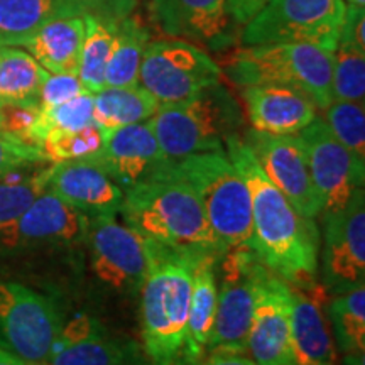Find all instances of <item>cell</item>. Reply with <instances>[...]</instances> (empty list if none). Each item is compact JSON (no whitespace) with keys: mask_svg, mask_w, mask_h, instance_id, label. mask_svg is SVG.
Here are the masks:
<instances>
[{"mask_svg":"<svg viewBox=\"0 0 365 365\" xmlns=\"http://www.w3.org/2000/svg\"><path fill=\"white\" fill-rule=\"evenodd\" d=\"M225 153L249 188L254 252L264 266L289 284L313 281L319 252L317 223L301 217L272 185L244 137L232 135L225 144Z\"/></svg>","mask_w":365,"mask_h":365,"instance_id":"cell-1","label":"cell"},{"mask_svg":"<svg viewBox=\"0 0 365 365\" xmlns=\"http://www.w3.org/2000/svg\"><path fill=\"white\" fill-rule=\"evenodd\" d=\"M118 212L127 227L153 244L195 257L225 252L198 196L173 171V161L161 175L124 190Z\"/></svg>","mask_w":365,"mask_h":365,"instance_id":"cell-2","label":"cell"},{"mask_svg":"<svg viewBox=\"0 0 365 365\" xmlns=\"http://www.w3.org/2000/svg\"><path fill=\"white\" fill-rule=\"evenodd\" d=\"M148 244L149 266L140 286L144 349L154 365H175L185 339L193 266L200 257Z\"/></svg>","mask_w":365,"mask_h":365,"instance_id":"cell-3","label":"cell"},{"mask_svg":"<svg viewBox=\"0 0 365 365\" xmlns=\"http://www.w3.org/2000/svg\"><path fill=\"white\" fill-rule=\"evenodd\" d=\"M149 124L164 156L178 161L191 154L225 150L227 140L244 125V113L230 90L218 81L188 100L159 105Z\"/></svg>","mask_w":365,"mask_h":365,"instance_id":"cell-4","label":"cell"},{"mask_svg":"<svg viewBox=\"0 0 365 365\" xmlns=\"http://www.w3.org/2000/svg\"><path fill=\"white\" fill-rule=\"evenodd\" d=\"M173 171L198 196L208 225L223 249H252V205L244 178L225 150L173 161ZM254 250V249H252Z\"/></svg>","mask_w":365,"mask_h":365,"instance_id":"cell-5","label":"cell"},{"mask_svg":"<svg viewBox=\"0 0 365 365\" xmlns=\"http://www.w3.org/2000/svg\"><path fill=\"white\" fill-rule=\"evenodd\" d=\"M235 85H286L303 91L318 108L333 102V53L307 43L245 46L223 68Z\"/></svg>","mask_w":365,"mask_h":365,"instance_id":"cell-6","label":"cell"},{"mask_svg":"<svg viewBox=\"0 0 365 365\" xmlns=\"http://www.w3.org/2000/svg\"><path fill=\"white\" fill-rule=\"evenodd\" d=\"M345 0H271L244 24L242 44L307 43L335 53Z\"/></svg>","mask_w":365,"mask_h":365,"instance_id":"cell-7","label":"cell"},{"mask_svg":"<svg viewBox=\"0 0 365 365\" xmlns=\"http://www.w3.org/2000/svg\"><path fill=\"white\" fill-rule=\"evenodd\" d=\"M266 267L252 249H228L217 261V312L207 355L247 352L255 289Z\"/></svg>","mask_w":365,"mask_h":365,"instance_id":"cell-8","label":"cell"},{"mask_svg":"<svg viewBox=\"0 0 365 365\" xmlns=\"http://www.w3.org/2000/svg\"><path fill=\"white\" fill-rule=\"evenodd\" d=\"M63 325L51 298L21 282L0 279V349L44 365Z\"/></svg>","mask_w":365,"mask_h":365,"instance_id":"cell-9","label":"cell"},{"mask_svg":"<svg viewBox=\"0 0 365 365\" xmlns=\"http://www.w3.org/2000/svg\"><path fill=\"white\" fill-rule=\"evenodd\" d=\"M220 78L222 68L210 54L185 39L149 43L139 70V85L159 105L188 100Z\"/></svg>","mask_w":365,"mask_h":365,"instance_id":"cell-10","label":"cell"},{"mask_svg":"<svg viewBox=\"0 0 365 365\" xmlns=\"http://www.w3.org/2000/svg\"><path fill=\"white\" fill-rule=\"evenodd\" d=\"M322 281L333 294L364 286L365 195L364 188L336 212L323 213Z\"/></svg>","mask_w":365,"mask_h":365,"instance_id":"cell-11","label":"cell"},{"mask_svg":"<svg viewBox=\"0 0 365 365\" xmlns=\"http://www.w3.org/2000/svg\"><path fill=\"white\" fill-rule=\"evenodd\" d=\"M86 230L83 213L44 191L21 217L0 225V254L70 247L86 239Z\"/></svg>","mask_w":365,"mask_h":365,"instance_id":"cell-12","label":"cell"},{"mask_svg":"<svg viewBox=\"0 0 365 365\" xmlns=\"http://www.w3.org/2000/svg\"><path fill=\"white\" fill-rule=\"evenodd\" d=\"M85 240L90 244L91 269L102 284L124 294L140 289L149 266L144 237L115 217H98L88 220Z\"/></svg>","mask_w":365,"mask_h":365,"instance_id":"cell-13","label":"cell"},{"mask_svg":"<svg viewBox=\"0 0 365 365\" xmlns=\"http://www.w3.org/2000/svg\"><path fill=\"white\" fill-rule=\"evenodd\" d=\"M298 137L307 150L313 185L322 200V213L341 210L355 191L364 188L365 163L359 161L319 117L298 132Z\"/></svg>","mask_w":365,"mask_h":365,"instance_id":"cell-14","label":"cell"},{"mask_svg":"<svg viewBox=\"0 0 365 365\" xmlns=\"http://www.w3.org/2000/svg\"><path fill=\"white\" fill-rule=\"evenodd\" d=\"M259 166L303 218L322 215V200L314 188L304 145L298 134L277 135L250 129L244 135Z\"/></svg>","mask_w":365,"mask_h":365,"instance_id":"cell-15","label":"cell"},{"mask_svg":"<svg viewBox=\"0 0 365 365\" xmlns=\"http://www.w3.org/2000/svg\"><path fill=\"white\" fill-rule=\"evenodd\" d=\"M289 284L264 267L255 289L247 352L257 365H296L291 340Z\"/></svg>","mask_w":365,"mask_h":365,"instance_id":"cell-16","label":"cell"},{"mask_svg":"<svg viewBox=\"0 0 365 365\" xmlns=\"http://www.w3.org/2000/svg\"><path fill=\"white\" fill-rule=\"evenodd\" d=\"M88 159L122 190L156 178L170 164L149 120L105 130L102 149Z\"/></svg>","mask_w":365,"mask_h":365,"instance_id":"cell-17","label":"cell"},{"mask_svg":"<svg viewBox=\"0 0 365 365\" xmlns=\"http://www.w3.org/2000/svg\"><path fill=\"white\" fill-rule=\"evenodd\" d=\"M46 191L71 205L88 220L115 217L124 200V190L91 159L49 164Z\"/></svg>","mask_w":365,"mask_h":365,"instance_id":"cell-18","label":"cell"},{"mask_svg":"<svg viewBox=\"0 0 365 365\" xmlns=\"http://www.w3.org/2000/svg\"><path fill=\"white\" fill-rule=\"evenodd\" d=\"M289 298L296 365H335V344L327 314L330 291L314 279L296 282L289 284Z\"/></svg>","mask_w":365,"mask_h":365,"instance_id":"cell-19","label":"cell"},{"mask_svg":"<svg viewBox=\"0 0 365 365\" xmlns=\"http://www.w3.org/2000/svg\"><path fill=\"white\" fill-rule=\"evenodd\" d=\"M150 19L163 34L203 43L210 48L230 39L227 0H149Z\"/></svg>","mask_w":365,"mask_h":365,"instance_id":"cell-20","label":"cell"},{"mask_svg":"<svg viewBox=\"0 0 365 365\" xmlns=\"http://www.w3.org/2000/svg\"><path fill=\"white\" fill-rule=\"evenodd\" d=\"M242 98L252 129L277 135L298 134L317 118V105L303 91L286 85L244 86Z\"/></svg>","mask_w":365,"mask_h":365,"instance_id":"cell-21","label":"cell"},{"mask_svg":"<svg viewBox=\"0 0 365 365\" xmlns=\"http://www.w3.org/2000/svg\"><path fill=\"white\" fill-rule=\"evenodd\" d=\"M125 359V346L98 319L81 313L63 325L44 365H124Z\"/></svg>","mask_w":365,"mask_h":365,"instance_id":"cell-22","label":"cell"},{"mask_svg":"<svg viewBox=\"0 0 365 365\" xmlns=\"http://www.w3.org/2000/svg\"><path fill=\"white\" fill-rule=\"evenodd\" d=\"M220 255H205L195 262L185 339L175 365H202L207 359L217 312V261Z\"/></svg>","mask_w":365,"mask_h":365,"instance_id":"cell-23","label":"cell"},{"mask_svg":"<svg viewBox=\"0 0 365 365\" xmlns=\"http://www.w3.org/2000/svg\"><path fill=\"white\" fill-rule=\"evenodd\" d=\"M83 38V16L61 17L41 27L24 48L46 71L53 75H78Z\"/></svg>","mask_w":365,"mask_h":365,"instance_id":"cell-24","label":"cell"},{"mask_svg":"<svg viewBox=\"0 0 365 365\" xmlns=\"http://www.w3.org/2000/svg\"><path fill=\"white\" fill-rule=\"evenodd\" d=\"M85 16L76 0H0V46H24L41 27Z\"/></svg>","mask_w":365,"mask_h":365,"instance_id":"cell-25","label":"cell"},{"mask_svg":"<svg viewBox=\"0 0 365 365\" xmlns=\"http://www.w3.org/2000/svg\"><path fill=\"white\" fill-rule=\"evenodd\" d=\"M49 71L27 51L0 46V105L39 107V95Z\"/></svg>","mask_w":365,"mask_h":365,"instance_id":"cell-26","label":"cell"},{"mask_svg":"<svg viewBox=\"0 0 365 365\" xmlns=\"http://www.w3.org/2000/svg\"><path fill=\"white\" fill-rule=\"evenodd\" d=\"M149 39L148 27L139 21V17L130 14L117 22L110 56L105 70V86L120 88L139 85L140 63Z\"/></svg>","mask_w":365,"mask_h":365,"instance_id":"cell-27","label":"cell"},{"mask_svg":"<svg viewBox=\"0 0 365 365\" xmlns=\"http://www.w3.org/2000/svg\"><path fill=\"white\" fill-rule=\"evenodd\" d=\"M158 108V100L140 85L120 88L105 86L93 93V120L103 130L149 120Z\"/></svg>","mask_w":365,"mask_h":365,"instance_id":"cell-28","label":"cell"},{"mask_svg":"<svg viewBox=\"0 0 365 365\" xmlns=\"http://www.w3.org/2000/svg\"><path fill=\"white\" fill-rule=\"evenodd\" d=\"M336 345L341 354H364L365 350V286L335 294L327 304Z\"/></svg>","mask_w":365,"mask_h":365,"instance_id":"cell-29","label":"cell"},{"mask_svg":"<svg viewBox=\"0 0 365 365\" xmlns=\"http://www.w3.org/2000/svg\"><path fill=\"white\" fill-rule=\"evenodd\" d=\"M83 22L85 38L81 44L78 78L86 90L97 93L105 88V70L118 21H107L86 14Z\"/></svg>","mask_w":365,"mask_h":365,"instance_id":"cell-30","label":"cell"},{"mask_svg":"<svg viewBox=\"0 0 365 365\" xmlns=\"http://www.w3.org/2000/svg\"><path fill=\"white\" fill-rule=\"evenodd\" d=\"M93 122V93L83 91L78 97L59 103L56 107L44 108V110L39 108V115L27 140L41 148L44 137L80 130Z\"/></svg>","mask_w":365,"mask_h":365,"instance_id":"cell-31","label":"cell"},{"mask_svg":"<svg viewBox=\"0 0 365 365\" xmlns=\"http://www.w3.org/2000/svg\"><path fill=\"white\" fill-rule=\"evenodd\" d=\"M49 164L27 168L0 180V225L21 217L44 193Z\"/></svg>","mask_w":365,"mask_h":365,"instance_id":"cell-32","label":"cell"},{"mask_svg":"<svg viewBox=\"0 0 365 365\" xmlns=\"http://www.w3.org/2000/svg\"><path fill=\"white\" fill-rule=\"evenodd\" d=\"M331 97L336 102L364 103L365 97V51L336 46L333 53Z\"/></svg>","mask_w":365,"mask_h":365,"instance_id":"cell-33","label":"cell"},{"mask_svg":"<svg viewBox=\"0 0 365 365\" xmlns=\"http://www.w3.org/2000/svg\"><path fill=\"white\" fill-rule=\"evenodd\" d=\"M103 139L105 130L93 122L80 130L44 137L41 149L49 163L88 159L102 149Z\"/></svg>","mask_w":365,"mask_h":365,"instance_id":"cell-34","label":"cell"},{"mask_svg":"<svg viewBox=\"0 0 365 365\" xmlns=\"http://www.w3.org/2000/svg\"><path fill=\"white\" fill-rule=\"evenodd\" d=\"M325 122L333 135L365 163V112L364 103L333 102L325 108Z\"/></svg>","mask_w":365,"mask_h":365,"instance_id":"cell-35","label":"cell"},{"mask_svg":"<svg viewBox=\"0 0 365 365\" xmlns=\"http://www.w3.org/2000/svg\"><path fill=\"white\" fill-rule=\"evenodd\" d=\"M41 164H49L43 149L19 137L0 132V180Z\"/></svg>","mask_w":365,"mask_h":365,"instance_id":"cell-36","label":"cell"},{"mask_svg":"<svg viewBox=\"0 0 365 365\" xmlns=\"http://www.w3.org/2000/svg\"><path fill=\"white\" fill-rule=\"evenodd\" d=\"M88 91L81 85L78 75H53L46 78L43 88H41L39 95V108L56 107L59 103H65L68 100L78 97V95Z\"/></svg>","mask_w":365,"mask_h":365,"instance_id":"cell-37","label":"cell"},{"mask_svg":"<svg viewBox=\"0 0 365 365\" xmlns=\"http://www.w3.org/2000/svg\"><path fill=\"white\" fill-rule=\"evenodd\" d=\"M365 9L359 6L345 7V17L340 27V46H349V48L362 49L365 51Z\"/></svg>","mask_w":365,"mask_h":365,"instance_id":"cell-38","label":"cell"},{"mask_svg":"<svg viewBox=\"0 0 365 365\" xmlns=\"http://www.w3.org/2000/svg\"><path fill=\"white\" fill-rule=\"evenodd\" d=\"M86 16H97L107 21H120L134 12L139 0H76Z\"/></svg>","mask_w":365,"mask_h":365,"instance_id":"cell-39","label":"cell"},{"mask_svg":"<svg viewBox=\"0 0 365 365\" xmlns=\"http://www.w3.org/2000/svg\"><path fill=\"white\" fill-rule=\"evenodd\" d=\"M269 2L271 0H227L228 14L235 24L244 26Z\"/></svg>","mask_w":365,"mask_h":365,"instance_id":"cell-40","label":"cell"},{"mask_svg":"<svg viewBox=\"0 0 365 365\" xmlns=\"http://www.w3.org/2000/svg\"><path fill=\"white\" fill-rule=\"evenodd\" d=\"M202 365H257L252 359L242 354H215L208 355Z\"/></svg>","mask_w":365,"mask_h":365,"instance_id":"cell-41","label":"cell"},{"mask_svg":"<svg viewBox=\"0 0 365 365\" xmlns=\"http://www.w3.org/2000/svg\"><path fill=\"white\" fill-rule=\"evenodd\" d=\"M0 365H33V364L26 362V360L17 357V355H14L11 352H7V350L0 349Z\"/></svg>","mask_w":365,"mask_h":365,"instance_id":"cell-42","label":"cell"},{"mask_svg":"<svg viewBox=\"0 0 365 365\" xmlns=\"http://www.w3.org/2000/svg\"><path fill=\"white\" fill-rule=\"evenodd\" d=\"M345 365H364V354L345 355Z\"/></svg>","mask_w":365,"mask_h":365,"instance_id":"cell-43","label":"cell"},{"mask_svg":"<svg viewBox=\"0 0 365 365\" xmlns=\"http://www.w3.org/2000/svg\"><path fill=\"white\" fill-rule=\"evenodd\" d=\"M346 4H349V6L364 7V6H365V0H346Z\"/></svg>","mask_w":365,"mask_h":365,"instance_id":"cell-44","label":"cell"}]
</instances>
